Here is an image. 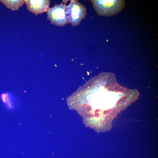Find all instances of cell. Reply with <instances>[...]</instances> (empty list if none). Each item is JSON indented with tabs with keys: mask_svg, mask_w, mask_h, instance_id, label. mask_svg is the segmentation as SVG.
I'll return each instance as SVG.
<instances>
[{
	"mask_svg": "<svg viewBox=\"0 0 158 158\" xmlns=\"http://www.w3.org/2000/svg\"><path fill=\"white\" fill-rule=\"evenodd\" d=\"M93 7L100 16H110L119 12L123 8L125 4L124 0L91 1Z\"/></svg>",
	"mask_w": 158,
	"mask_h": 158,
	"instance_id": "1",
	"label": "cell"
},
{
	"mask_svg": "<svg viewBox=\"0 0 158 158\" xmlns=\"http://www.w3.org/2000/svg\"><path fill=\"white\" fill-rule=\"evenodd\" d=\"M66 1L59 4H56L47 11V18L51 23L56 26L62 27L69 23L67 15Z\"/></svg>",
	"mask_w": 158,
	"mask_h": 158,
	"instance_id": "2",
	"label": "cell"
},
{
	"mask_svg": "<svg viewBox=\"0 0 158 158\" xmlns=\"http://www.w3.org/2000/svg\"><path fill=\"white\" fill-rule=\"evenodd\" d=\"M67 14L70 23L73 26L79 25L87 15L85 6L78 0H71L67 6Z\"/></svg>",
	"mask_w": 158,
	"mask_h": 158,
	"instance_id": "3",
	"label": "cell"
},
{
	"mask_svg": "<svg viewBox=\"0 0 158 158\" xmlns=\"http://www.w3.org/2000/svg\"><path fill=\"white\" fill-rule=\"evenodd\" d=\"M28 9L36 15L47 11L49 8L50 1L48 0H25Z\"/></svg>",
	"mask_w": 158,
	"mask_h": 158,
	"instance_id": "4",
	"label": "cell"
},
{
	"mask_svg": "<svg viewBox=\"0 0 158 158\" xmlns=\"http://www.w3.org/2000/svg\"><path fill=\"white\" fill-rule=\"evenodd\" d=\"M1 1L8 8L13 11L18 10L23 4L25 3V0H1Z\"/></svg>",
	"mask_w": 158,
	"mask_h": 158,
	"instance_id": "5",
	"label": "cell"
}]
</instances>
